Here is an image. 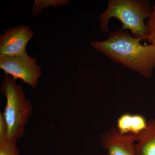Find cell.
Masks as SVG:
<instances>
[{"mask_svg":"<svg viewBox=\"0 0 155 155\" xmlns=\"http://www.w3.org/2000/svg\"><path fill=\"white\" fill-rule=\"evenodd\" d=\"M141 40L128 31L119 30L110 33L106 40L92 42L91 46L114 62L150 78L155 68V47L142 45Z\"/></svg>","mask_w":155,"mask_h":155,"instance_id":"6da1fadb","label":"cell"},{"mask_svg":"<svg viewBox=\"0 0 155 155\" xmlns=\"http://www.w3.org/2000/svg\"><path fill=\"white\" fill-rule=\"evenodd\" d=\"M152 12V6L146 0H110L107 8L99 16L100 30L110 32L108 23L111 18L119 19L121 31L130 30L135 38L145 40L148 35L144 21Z\"/></svg>","mask_w":155,"mask_h":155,"instance_id":"7a4b0ae2","label":"cell"},{"mask_svg":"<svg viewBox=\"0 0 155 155\" xmlns=\"http://www.w3.org/2000/svg\"><path fill=\"white\" fill-rule=\"evenodd\" d=\"M1 92L6 99L3 113L8 126V138L17 140L25 134V126L33 114V107L22 86L10 75L5 74L3 78Z\"/></svg>","mask_w":155,"mask_h":155,"instance_id":"3957f363","label":"cell"},{"mask_svg":"<svg viewBox=\"0 0 155 155\" xmlns=\"http://www.w3.org/2000/svg\"><path fill=\"white\" fill-rule=\"evenodd\" d=\"M36 62V58L30 57L27 52L17 56L0 54V69L5 74L22 80L33 89L36 88L41 75V67Z\"/></svg>","mask_w":155,"mask_h":155,"instance_id":"277c9868","label":"cell"},{"mask_svg":"<svg viewBox=\"0 0 155 155\" xmlns=\"http://www.w3.org/2000/svg\"><path fill=\"white\" fill-rule=\"evenodd\" d=\"M34 35L30 27L25 25L5 31L0 36V54L13 56L26 52V45Z\"/></svg>","mask_w":155,"mask_h":155,"instance_id":"5b68a950","label":"cell"},{"mask_svg":"<svg viewBox=\"0 0 155 155\" xmlns=\"http://www.w3.org/2000/svg\"><path fill=\"white\" fill-rule=\"evenodd\" d=\"M137 137L121 134L116 127H113L102 135L100 141L108 155H136L134 142Z\"/></svg>","mask_w":155,"mask_h":155,"instance_id":"8992f818","label":"cell"},{"mask_svg":"<svg viewBox=\"0 0 155 155\" xmlns=\"http://www.w3.org/2000/svg\"><path fill=\"white\" fill-rule=\"evenodd\" d=\"M144 116L140 114H123L118 118L116 128L121 134L140 135L147 127Z\"/></svg>","mask_w":155,"mask_h":155,"instance_id":"52a82bcc","label":"cell"},{"mask_svg":"<svg viewBox=\"0 0 155 155\" xmlns=\"http://www.w3.org/2000/svg\"><path fill=\"white\" fill-rule=\"evenodd\" d=\"M136 155H155V118L151 119L147 129L137 137Z\"/></svg>","mask_w":155,"mask_h":155,"instance_id":"ba28073f","label":"cell"},{"mask_svg":"<svg viewBox=\"0 0 155 155\" xmlns=\"http://www.w3.org/2000/svg\"><path fill=\"white\" fill-rule=\"evenodd\" d=\"M69 0H35L34 3L31 14L36 16L40 14L45 8L49 7H55L57 6L68 5Z\"/></svg>","mask_w":155,"mask_h":155,"instance_id":"9c48e42d","label":"cell"},{"mask_svg":"<svg viewBox=\"0 0 155 155\" xmlns=\"http://www.w3.org/2000/svg\"><path fill=\"white\" fill-rule=\"evenodd\" d=\"M17 142L9 138L0 141V155H20Z\"/></svg>","mask_w":155,"mask_h":155,"instance_id":"30bf717a","label":"cell"},{"mask_svg":"<svg viewBox=\"0 0 155 155\" xmlns=\"http://www.w3.org/2000/svg\"><path fill=\"white\" fill-rule=\"evenodd\" d=\"M148 35L145 40L155 47V2L152 6V12L146 23Z\"/></svg>","mask_w":155,"mask_h":155,"instance_id":"8fae6325","label":"cell"},{"mask_svg":"<svg viewBox=\"0 0 155 155\" xmlns=\"http://www.w3.org/2000/svg\"><path fill=\"white\" fill-rule=\"evenodd\" d=\"M8 129L3 112H0V141L8 139Z\"/></svg>","mask_w":155,"mask_h":155,"instance_id":"7c38bea8","label":"cell"}]
</instances>
